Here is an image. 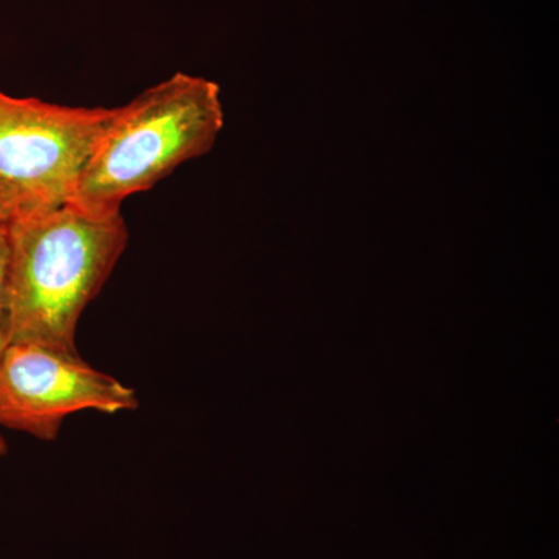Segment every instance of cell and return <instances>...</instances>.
<instances>
[{"label":"cell","instance_id":"cell-1","mask_svg":"<svg viewBox=\"0 0 559 559\" xmlns=\"http://www.w3.org/2000/svg\"><path fill=\"white\" fill-rule=\"evenodd\" d=\"M128 240L121 213L92 215L70 204L17 213L9 223L7 345L80 355L81 314L108 282Z\"/></svg>","mask_w":559,"mask_h":559},{"label":"cell","instance_id":"cell-2","mask_svg":"<svg viewBox=\"0 0 559 559\" xmlns=\"http://www.w3.org/2000/svg\"><path fill=\"white\" fill-rule=\"evenodd\" d=\"M223 124L218 84L176 73L117 108L69 204L92 215L121 213L127 198L207 154Z\"/></svg>","mask_w":559,"mask_h":559},{"label":"cell","instance_id":"cell-3","mask_svg":"<svg viewBox=\"0 0 559 559\" xmlns=\"http://www.w3.org/2000/svg\"><path fill=\"white\" fill-rule=\"evenodd\" d=\"M116 112L0 91V179L17 194L22 210L69 204Z\"/></svg>","mask_w":559,"mask_h":559},{"label":"cell","instance_id":"cell-4","mask_svg":"<svg viewBox=\"0 0 559 559\" xmlns=\"http://www.w3.org/2000/svg\"><path fill=\"white\" fill-rule=\"evenodd\" d=\"M138 393L80 355L9 344L0 355V429L51 441L76 412L135 411Z\"/></svg>","mask_w":559,"mask_h":559},{"label":"cell","instance_id":"cell-5","mask_svg":"<svg viewBox=\"0 0 559 559\" xmlns=\"http://www.w3.org/2000/svg\"><path fill=\"white\" fill-rule=\"evenodd\" d=\"M9 271V224H0V355L7 347L5 293Z\"/></svg>","mask_w":559,"mask_h":559},{"label":"cell","instance_id":"cell-6","mask_svg":"<svg viewBox=\"0 0 559 559\" xmlns=\"http://www.w3.org/2000/svg\"><path fill=\"white\" fill-rule=\"evenodd\" d=\"M22 210L17 194L0 179V224H9Z\"/></svg>","mask_w":559,"mask_h":559},{"label":"cell","instance_id":"cell-7","mask_svg":"<svg viewBox=\"0 0 559 559\" xmlns=\"http://www.w3.org/2000/svg\"><path fill=\"white\" fill-rule=\"evenodd\" d=\"M9 452V443H7L5 437L2 436V429H0V459L5 457Z\"/></svg>","mask_w":559,"mask_h":559}]
</instances>
